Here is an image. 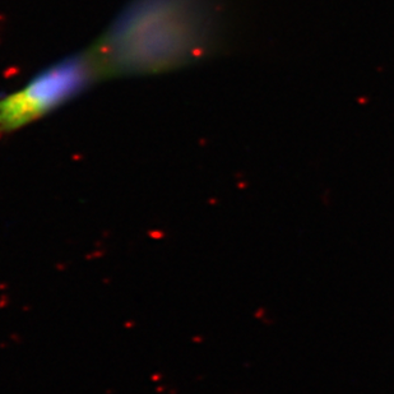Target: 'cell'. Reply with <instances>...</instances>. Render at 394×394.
I'll use <instances>...</instances> for the list:
<instances>
[{
    "mask_svg": "<svg viewBox=\"0 0 394 394\" xmlns=\"http://www.w3.org/2000/svg\"><path fill=\"white\" fill-rule=\"evenodd\" d=\"M221 10L218 0H131L90 51L102 79L175 70L217 48Z\"/></svg>",
    "mask_w": 394,
    "mask_h": 394,
    "instance_id": "obj_1",
    "label": "cell"
},
{
    "mask_svg": "<svg viewBox=\"0 0 394 394\" xmlns=\"http://www.w3.org/2000/svg\"><path fill=\"white\" fill-rule=\"evenodd\" d=\"M100 79L90 49L53 64L0 100V138L55 110Z\"/></svg>",
    "mask_w": 394,
    "mask_h": 394,
    "instance_id": "obj_2",
    "label": "cell"
}]
</instances>
